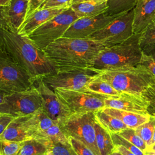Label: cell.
<instances>
[{"label": "cell", "instance_id": "2", "mask_svg": "<svg viewBox=\"0 0 155 155\" xmlns=\"http://www.w3.org/2000/svg\"><path fill=\"white\" fill-rule=\"evenodd\" d=\"M0 50L8 54L35 79L58 71L43 50L27 36L16 31L0 28Z\"/></svg>", "mask_w": 155, "mask_h": 155}, {"label": "cell", "instance_id": "4", "mask_svg": "<svg viewBox=\"0 0 155 155\" xmlns=\"http://www.w3.org/2000/svg\"><path fill=\"white\" fill-rule=\"evenodd\" d=\"M120 93L140 95L154 78L140 65L102 71L97 77Z\"/></svg>", "mask_w": 155, "mask_h": 155}, {"label": "cell", "instance_id": "26", "mask_svg": "<svg viewBox=\"0 0 155 155\" xmlns=\"http://www.w3.org/2000/svg\"><path fill=\"white\" fill-rule=\"evenodd\" d=\"M139 65L148 70L155 78V44L142 48V58Z\"/></svg>", "mask_w": 155, "mask_h": 155}, {"label": "cell", "instance_id": "49", "mask_svg": "<svg viewBox=\"0 0 155 155\" xmlns=\"http://www.w3.org/2000/svg\"><path fill=\"white\" fill-rule=\"evenodd\" d=\"M143 153H144V152H143ZM144 155H150V154H147V153H144Z\"/></svg>", "mask_w": 155, "mask_h": 155}, {"label": "cell", "instance_id": "29", "mask_svg": "<svg viewBox=\"0 0 155 155\" xmlns=\"http://www.w3.org/2000/svg\"><path fill=\"white\" fill-rule=\"evenodd\" d=\"M117 134H118L133 145H136L143 151H144L147 147V145L144 140L137 134L135 128H127L119 131Z\"/></svg>", "mask_w": 155, "mask_h": 155}, {"label": "cell", "instance_id": "50", "mask_svg": "<svg viewBox=\"0 0 155 155\" xmlns=\"http://www.w3.org/2000/svg\"><path fill=\"white\" fill-rule=\"evenodd\" d=\"M0 114H1V113H0Z\"/></svg>", "mask_w": 155, "mask_h": 155}, {"label": "cell", "instance_id": "1", "mask_svg": "<svg viewBox=\"0 0 155 155\" xmlns=\"http://www.w3.org/2000/svg\"><path fill=\"white\" fill-rule=\"evenodd\" d=\"M107 47L108 46L101 41L61 37L44 51L59 71L90 67L94 58Z\"/></svg>", "mask_w": 155, "mask_h": 155}, {"label": "cell", "instance_id": "13", "mask_svg": "<svg viewBox=\"0 0 155 155\" xmlns=\"http://www.w3.org/2000/svg\"><path fill=\"white\" fill-rule=\"evenodd\" d=\"M116 16H110L104 13L94 16L80 18L72 23L62 37L87 38L108 25Z\"/></svg>", "mask_w": 155, "mask_h": 155}, {"label": "cell", "instance_id": "41", "mask_svg": "<svg viewBox=\"0 0 155 155\" xmlns=\"http://www.w3.org/2000/svg\"><path fill=\"white\" fill-rule=\"evenodd\" d=\"M11 2V0H0V7L8 6Z\"/></svg>", "mask_w": 155, "mask_h": 155}, {"label": "cell", "instance_id": "43", "mask_svg": "<svg viewBox=\"0 0 155 155\" xmlns=\"http://www.w3.org/2000/svg\"><path fill=\"white\" fill-rule=\"evenodd\" d=\"M109 155H123L122 153H120L119 151H117L116 148L113 151H112Z\"/></svg>", "mask_w": 155, "mask_h": 155}, {"label": "cell", "instance_id": "51", "mask_svg": "<svg viewBox=\"0 0 155 155\" xmlns=\"http://www.w3.org/2000/svg\"><path fill=\"white\" fill-rule=\"evenodd\" d=\"M85 1H87V0H85Z\"/></svg>", "mask_w": 155, "mask_h": 155}, {"label": "cell", "instance_id": "36", "mask_svg": "<svg viewBox=\"0 0 155 155\" xmlns=\"http://www.w3.org/2000/svg\"><path fill=\"white\" fill-rule=\"evenodd\" d=\"M0 28L14 31L8 18V6L0 7Z\"/></svg>", "mask_w": 155, "mask_h": 155}, {"label": "cell", "instance_id": "33", "mask_svg": "<svg viewBox=\"0 0 155 155\" xmlns=\"http://www.w3.org/2000/svg\"><path fill=\"white\" fill-rule=\"evenodd\" d=\"M155 44V25L151 24L140 33L139 45L141 49L150 44Z\"/></svg>", "mask_w": 155, "mask_h": 155}, {"label": "cell", "instance_id": "46", "mask_svg": "<svg viewBox=\"0 0 155 155\" xmlns=\"http://www.w3.org/2000/svg\"><path fill=\"white\" fill-rule=\"evenodd\" d=\"M85 1V0H73L71 4H74V3H76V2H82V1Z\"/></svg>", "mask_w": 155, "mask_h": 155}, {"label": "cell", "instance_id": "45", "mask_svg": "<svg viewBox=\"0 0 155 155\" xmlns=\"http://www.w3.org/2000/svg\"><path fill=\"white\" fill-rule=\"evenodd\" d=\"M144 153L148 154L150 155H155V151H147V150H145L143 151Z\"/></svg>", "mask_w": 155, "mask_h": 155}, {"label": "cell", "instance_id": "3", "mask_svg": "<svg viewBox=\"0 0 155 155\" xmlns=\"http://www.w3.org/2000/svg\"><path fill=\"white\" fill-rule=\"evenodd\" d=\"M140 35L133 34L125 41L104 48L94 58L90 68L103 71L137 66L142 58Z\"/></svg>", "mask_w": 155, "mask_h": 155}, {"label": "cell", "instance_id": "34", "mask_svg": "<svg viewBox=\"0 0 155 155\" xmlns=\"http://www.w3.org/2000/svg\"><path fill=\"white\" fill-rule=\"evenodd\" d=\"M73 0H45L37 9L51 8H67L71 5Z\"/></svg>", "mask_w": 155, "mask_h": 155}, {"label": "cell", "instance_id": "25", "mask_svg": "<svg viewBox=\"0 0 155 155\" xmlns=\"http://www.w3.org/2000/svg\"><path fill=\"white\" fill-rule=\"evenodd\" d=\"M139 0H108V5L106 13L114 16L125 13L134 7Z\"/></svg>", "mask_w": 155, "mask_h": 155}, {"label": "cell", "instance_id": "39", "mask_svg": "<svg viewBox=\"0 0 155 155\" xmlns=\"http://www.w3.org/2000/svg\"><path fill=\"white\" fill-rule=\"evenodd\" d=\"M115 148L117 151H119L120 153H122L123 155H136L135 154L131 153V151H130L129 150H128L127 149H126L125 147H124L122 145H115Z\"/></svg>", "mask_w": 155, "mask_h": 155}, {"label": "cell", "instance_id": "5", "mask_svg": "<svg viewBox=\"0 0 155 155\" xmlns=\"http://www.w3.org/2000/svg\"><path fill=\"white\" fill-rule=\"evenodd\" d=\"M79 17L70 7L44 23L27 37L41 50L62 37L70 26Z\"/></svg>", "mask_w": 155, "mask_h": 155}, {"label": "cell", "instance_id": "42", "mask_svg": "<svg viewBox=\"0 0 155 155\" xmlns=\"http://www.w3.org/2000/svg\"><path fill=\"white\" fill-rule=\"evenodd\" d=\"M145 150L147 151H155V143L150 145L149 146H148L146 148Z\"/></svg>", "mask_w": 155, "mask_h": 155}, {"label": "cell", "instance_id": "28", "mask_svg": "<svg viewBox=\"0 0 155 155\" xmlns=\"http://www.w3.org/2000/svg\"><path fill=\"white\" fill-rule=\"evenodd\" d=\"M140 96L147 105L148 114L155 116V78L143 90Z\"/></svg>", "mask_w": 155, "mask_h": 155}, {"label": "cell", "instance_id": "17", "mask_svg": "<svg viewBox=\"0 0 155 155\" xmlns=\"http://www.w3.org/2000/svg\"><path fill=\"white\" fill-rule=\"evenodd\" d=\"M67 8L36 9L26 18L17 33L22 36H28L38 27L62 12Z\"/></svg>", "mask_w": 155, "mask_h": 155}, {"label": "cell", "instance_id": "38", "mask_svg": "<svg viewBox=\"0 0 155 155\" xmlns=\"http://www.w3.org/2000/svg\"><path fill=\"white\" fill-rule=\"evenodd\" d=\"M45 0H28V10L27 17L36 10Z\"/></svg>", "mask_w": 155, "mask_h": 155}, {"label": "cell", "instance_id": "35", "mask_svg": "<svg viewBox=\"0 0 155 155\" xmlns=\"http://www.w3.org/2000/svg\"><path fill=\"white\" fill-rule=\"evenodd\" d=\"M69 143L78 155H95L94 153L81 142L71 137H68Z\"/></svg>", "mask_w": 155, "mask_h": 155}, {"label": "cell", "instance_id": "7", "mask_svg": "<svg viewBox=\"0 0 155 155\" xmlns=\"http://www.w3.org/2000/svg\"><path fill=\"white\" fill-rule=\"evenodd\" d=\"M36 79L0 50V90L10 94L31 88Z\"/></svg>", "mask_w": 155, "mask_h": 155}, {"label": "cell", "instance_id": "22", "mask_svg": "<svg viewBox=\"0 0 155 155\" xmlns=\"http://www.w3.org/2000/svg\"><path fill=\"white\" fill-rule=\"evenodd\" d=\"M96 120L110 133H117L128 128L119 119L112 116L102 109L94 112Z\"/></svg>", "mask_w": 155, "mask_h": 155}, {"label": "cell", "instance_id": "37", "mask_svg": "<svg viewBox=\"0 0 155 155\" xmlns=\"http://www.w3.org/2000/svg\"><path fill=\"white\" fill-rule=\"evenodd\" d=\"M13 118V117L7 114H0V136L2 134Z\"/></svg>", "mask_w": 155, "mask_h": 155}, {"label": "cell", "instance_id": "21", "mask_svg": "<svg viewBox=\"0 0 155 155\" xmlns=\"http://www.w3.org/2000/svg\"><path fill=\"white\" fill-rule=\"evenodd\" d=\"M94 128L96 142L101 155H109L115 149V145L111 136V133L102 127L95 119Z\"/></svg>", "mask_w": 155, "mask_h": 155}, {"label": "cell", "instance_id": "30", "mask_svg": "<svg viewBox=\"0 0 155 155\" xmlns=\"http://www.w3.org/2000/svg\"><path fill=\"white\" fill-rule=\"evenodd\" d=\"M48 151L51 155H78L70 143L67 145L59 142H50L48 144Z\"/></svg>", "mask_w": 155, "mask_h": 155}, {"label": "cell", "instance_id": "14", "mask_svg": "<svg viewBox=\"0 0 155 155\" xmlns=\"http://www.w3.org/2000/svg\"><path fill=\"white\" fill-rule=\"evenodd\" d=\"M35 113L14 117L0 136V138L21 142L34 139L36 133Z\"/></svg>", "mask_w": 155, "mask_h": 155}, {"label": "cell", "instance_id": "19", "mask_svg": "<svg viewBox=\"0 0 155 155\" xmlns=\"http://www.w3.org/2000/svg\"><path fill=\"white\" fill-rule=\"evenodd\" d=\"M28 3V0H11L8 5L9 20L15 31H18L27 18Z\"/></svg>", "mask_w": 155, "mask_h": 155}, {"label": "cell", "instance_id": "8", "mask_svg": "<svg viewBox=\"0 0 155 155\" xmlns=\"http://www.w3.org/2000/svg\"><path fill=\"white\" fill-rule=\"evenodd\" d=\"M102 71L88 67L57 71L42 77L51 90L56 88L86 91L87 85Z\"/></svg>", "mask_w": 155, "mask_h": 155}, {"label": "cell", "instance_id": "12", "mask_svg": "<svg viewBox=\"0 0 155 155\" xmlns=\"http://www.w3.org/2000/svg\"><path fill=\"white\" fill-rule=\"evenodd\" d=\"M34 87L41 99V110L51 119L60 125L71 114L59 101L54 91L44 82L42 77L36 79Z\"/></svg>", "mask_w": 155, "mask_h": 155}, {"label": "cell", "instance_id": "16", "mask_svg": "<svg viewBox=\"0 0 155 155\" xmlns=\"http://www.w3.org/2000/svg\"><path fill=\"white\" fill-rule=\"evenodd\" d=\"M154 19L155 0H139L134 8L133 33H142Z\"/></svg>", "mask_w": 155, "mask_h": 155}, {"label": "cell", "instance_id": "11", "mask_svg": "<svg viewBox=\"0 0 155 155\" xmlns=\"http://www.w3.org/2000/svg\"><path fill=\"white\" fill-rule=\"evenodd\" d=\"M134 8L117 15L108 25L87 38L102 41L108 47L125 41L134 34L133 32Z\"/></svg>", "mask_w": 155, "mask_h": 155}, {"label": "cell", "instance_id": "6", "mask_svg": "<svg viewBox=\"0 0 155 155\" xmlns=\"http://www.w3.org/2000/svg\"><path fill=\"white\" fill-rule=\"evenodd\" d=\"M94 112L70 114L59 126L62 132L89 148L95 155H101L96 142Z\"/></svg>", "mask_w": 155, "mask_h": 155}, {"label": "cell", "instance_id": "40", "mask_svg": "<svg viewBox=\"0 0 155 155\" xmlns=\"http://www.w3.org/2000/svg\"><path fill=\"white\" fill-rule=\"evenodd\" d=\"M10 94V93L4 91L2 90H0V104H1L2 102H3L4 100V97L7 96Z\"/></svg>", "mask_w": 155, "mask_h": 155}, {"label": "cell", "instance_id": "9", "mask_svg": "<svg viewBox=\"0 0 155 155\" xmlns=\"http://www.w3.org/2000/svg\"><path fill=\"white\" fill-rule=\"evenodd\" d=\"M41 108L40 95L33 86L28 90L7 95L0 104V113L16 117L33 114Z\"/></svg>", "mask_w": 155, "mask_h": 155}, {"label": "cell", "instance_id": "27", "mask_svg": "<svg viewBox=\"0 0 155 155\" xmlns=\"http://www.w3.org/2000/svg\"><path fill=\"white\" fill-rule=\"evenodd\" d=\"M155 129V116L150 115L149 119L135 128L137 134L144 140L147 147L150 145Z\"/></svg>", "mask_w": 155, "mask_h": 155}, {"label": "cell", "instance_id": "48", "mask_svg": "<svg viewBox=\"0 0 155 155\" xmlns=\"http://www.w3.org/2000/svg\"><path fill=\"white\" fill-rule=\"evenodd\" d=\"M151 24H154V25H155V19H154V21H153V22L151 23Z\"/></svg>", "mask_w": 155, "mask_h": 155}, {"label": "cell", "instance_id": "23", "mask_svg": "<svg viewBox=\"0 0 155 155\" xmlns=\"http://www.w3.org/2000/svg\"><path fill=\"white\" fill-rule=\"evenodd\" d=\"M48 151V144L43 141L32 139L22 142L18 155H43Z\"/></svg>", "mask_w": 155, "mask_h": 155}, {"label": "cell", "instance_id": "44", "mask_svg": "<svg viewBox=\"0 0 155 155\" xmlns=\"http://www.w3.org/2000/svg\"><path fill=\"white\" fill-rule=\"evenodd\" d=\"M155 143V129H154V131L153 132V136H152V138H151V142H150V145H152V144H154Z\"/></svg>", "mask_w": 155, "mask_h": 155}, {"label": "cell", "instance_id": "18", "mask_svg": "<svg viewBox=\"0 0 155 155\" xmlns=\"http://www.w3.org/2000/svg\"><path fill=\"white\" fill-rule=\"evenodd\" d=\"M108 0H87L74 3L70 5L79 18L91 17L106 13Z\"/></svg>", "mask_w": 155, "mask_h": 155}, {"label": "cell", "instance_id": "10", "mask_svg": "<svg viewBox=\"0 0 155 155\" xmlns=\"http://www.w3.org/2000/svg\"><path fill=\"white\" fill-rule=\"evenodd\" d=\"M59 101L71 114L85 112H96L105 108L104 100L108 96L90 91L56 88L53 90Z\"/></svg>", "mask_w": 155, "mask_h": 155}, {"label": "cell", "instance_id": "32", "mask_svg": "<svg viewBox=\"0 0 155 155\" xmlns=\"http://www.w3.org/2000/svg\"><path fill=\"white\" fill-rule=\"evenodd\" d=\"M111 136L113 139L114 145H119L125 147L126 149L135 154L136 155H144V153L140 148L133 145L117 133H111Z\"/></svg>", "mask_w": 155, "mask_h": 155}, {"label": "cell", "instance_id": "20", "mask_svg": "<svg viewBox=\"0 0 155 155\" xmlns=\"http://www.w3.org/2000/svg\"><path fill=\"white\" fill-rule=\"evenodd\" d=\"M106 113L119 119L128 128H136L147 122L150 114H143L128 111L118 110L112 108H104L102 109Z\"/></svg>", "mask_w": 155, "mask_h": 155}, {"label": "cell", "instance_id": "24", "mask_svg": "<svg viewBox=\"0 0 155 155\" xmlns=\"http://www.w3.org/2000/svg\"><path fill=\"white\" fill-rule=\"evenodd\" d=\"M86 91L108 96H118L121 93L116 90L109 83L97 78L91 81L86 87Z\"/></svg>", "mask_w": 155, "mask_h": 155}, {"label": "cell", "instance_id": "31", "mask_svg": "<svg viewBox=\"0 0 155 155\" xmlns=\"http://www.w3.org/2000/svg\"><path fill=\"white\" fill-rule=\"evenodd\" d=\"M22 142L0 138V155H18Z\"/></svg>", "mask_w": 155, "mask_h": 155}, {"label": "cell", "instance_id": "15", "mask_svg": "<svg viewBox=\"0 0 155 155\" xmlns=\"http://www.w3.org/2000/svg\"><path fill=\"white\" fill-rule=\"evenodd\" d=\"M105 108H112L130 112L149 114L147 105L140 95L121 93L119 96H108L104 100Z\"/></svg>", "mask_w": 155, "mask_h": 155}, {"label": "cell", "instance_id": "47", "mask_svg": "<svg viewBox=\"0 0 155 155\" xmlns=\"http://www.w3.org/2000/svg\"><path fill=\"white\" fill-rule=\"evenodd\" d=\"M43 155H51V153H50L49 151H48V152H47L46 153H45V154H43Z\"/></svg>", "mask_w": 155, "mask_h": 155}]
</instances>
